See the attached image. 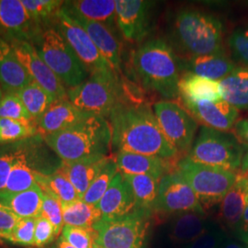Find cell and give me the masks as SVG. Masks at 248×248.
<instances>
[{"instance_id":"obj_1","label":"cell","mask_w":248,"mask_h":248,"mask_svg":"<svg viewBox=\"0 0 248 248\" xmlns=\"http://www.w3.org/2000/svg\"><path fill=\"white\" fill-rule=\"evenodd\" d=\"M112 130V145L118 152L133 153L165 159L177 157L158 121L146 103L128 99L108 117Z\"/></svg>"},{"instance_id":"obj_2","label":"cell","mask_w":248,"mask_h":248,"mask_svg":"<svg viewBox=\"0 0 248 248\" xmlns=\"http://www.w3.org/2000/svg\"><path fill=\"white\" fill-rule=\"evenodd\" d=\"M42 138L62 161L75 162L108 156L112 130L106 118L90 115L64 131Z\"/></svg>"},{"instance_id":"obj_3","label":"cell","mask_w":248,"mask_h":248,"mask_svg":"<svg viewBox=\"0 0 248 248\" xmlns=\"http://www.w3.org/2000/svg\"><path fill=\"white\" fill-rule=\"evenodd\" d=\"M134 71L146 89L166 98L178 97L180 61L162 38L142 43L133 54Z\"/></svg>"},{"instance_id":"obj_4","label":"cell","mask_w":248,"mask_h":248,"mask_svg":"<svg viewBox=\"0 0 248 248\" xmlns=\"http://www.w3.org/2000/svg\"><path fill=\"white\" fill-rule=\"evenodd\" d=\"M174 31L181 48L189 54L204 55L223 52V24L211 13L184 9L177 13Z\"/></svg>"},{"instance_id":"obj_5","label":"cell","mask_w":248,"mask_h":248,"mask_svg":"<svg viewBox=\"0 0 248 248\" xmlns=\"http://www.w3.org/2000/svg\"><path fill=\"white\" fill-rule=\"evenodd\" d=\"M67 98L83 112L106 119L128 100L118 75L112 70L91 74L78 87L68 89Z\"/></svg>"},{"instance_id":"obj_6","label":"cell","mask_w":248,"mask_h":248,"mask_svg":"<svg viewBox=\"0 0 248 248\" xmlns=\"http://www.w3.org/2000/svg\"><path fill=\"white\" fill-rule=\"evenodd\" d=\"M244 153V145L234 134L202 125L186 157L194 163L236 172Z\"/></svg>"},{"instance_id":"obj_7","label":"cell","mask_w":248,"mask_h":248,"mask_svg":"<svg viewBox=\"0 0 248 248\" xmlns=\"http://www.w3.org/2000/svg\"><path fill=\"white\" fill-rule=\"evenodd\" d=\"M36 50L64 87H78L88 78L89 71L59 31H45L40 36Z\"/></svg>"},{"instance_id":"obj_8","label":"cell","mask_w":248,"mask_h":248,"mask_svg":"<svg viewBox=\"0 0 248 248\" xmlns=\"http://www.w3.org/2000/svg\"><path fill=\"white\" fill-rule=\"evenodd\" d=\"M176 171L192 188L204 211L222 202L235 182L238 173L194 163L184 157Z\"/></svg>"},{"instance_id":"obj_9","label":"cell","mask_w":248,"mask_h":248,"mask_svg":"<svg viewBox=\"0 0 248 248\" xmlns=\"http://www.w3.org/2000/svg\"><path fill=\"white\" fill-rule=\"evenodd\" d=\"M149 212L136 209L113 220H100L94 228L97 244L103 248H142L148 227Z\"/></svg>"},{"instance_id":"obj_10","label":"cell","mask_w":248,"mask_h":248,"mask_svg":"<svg viewBox=\"0 0 248 248\" xmlns=\"http://www.w3.org/2000/svg\"><path fill=\"white\" fill-rule=\"evenodd\" d=\"M160 127L177 152H189L199 128L194 117L173 101L163 100L154 105Z\"/></svg>"},{"instance_id":"obj_11","label":"cell","mask_w":248,"mask_h":248,"mask_svg":"<svg viewBox=\"0 0 248 248\" xmlns=\"http://www.w3.org/2000/svg\"><path fill=\"white\" fill-rule=\"evenodd\" d=\"M154 211L168 214L189 212L206 214L192 188L177 171L167 174L160 180Z\"/></svg>"},{"instance_id":"obj_12","label":"cell","mask_w":248,"mask_h":248,"mask_svg":"<svg viewBox=\"0 0 248 248\" xmlns=\"http://www.w3.org/2000/svg\"><path fill=\"white\" fill-rule=\"evenodd\" d=\"M56 18L58 20L59 31L71 46L81 62L85 65L89 75L97 72L113 71L85 30L80 27L62 8L59 10Z\"/></svg>"},{"instance_id":"obj_13","label":"cell","mask_w":248,"mask_h":248,"mask_svg":"<svg viewBox=\"0 0 248 248\" xmlns=\"http://www.w3.org/2000/svg\"><path fill=\"white\" fill-rule=\"evenodd\" d=\"M9 43L34 82L48 91L56 100L67 98V90L64 85L41 58L34 45L31 42L22 41H11Z\"/></svg>"},{"instance_id":"obj_14","label":"cell","mask_w":248,"mask_h":248,"mask_svg":"<svg viewBox=\"0 0 248 248\" xmlns=\"http://www.w3.org/2000/svg\"><path fill=\"white\" fill-rule=\"evenodd\" d=\"M154 3L145 0H116V24L129 42H140L147 35Z\"/></svg>"},{"instance_id":"obj_15","label":"cell","mask_w":248,"mask_h":248,"mask_svg":"<svg viewBox=\"0 0 248 248\" xmlns=\"http://www.w3.org/2000/svg\"><path fill=\"white\" fill-rule=\"evenodd\" d=\"M0 34L8 42H30L39 34V25L21 0H0Z\"/></svg>"},{"instance_id":"obj_16","label":"cell","mask_w":248,"mask_h":248,"mask_svg":"<svg viewBox=\"0 0 248 248\" xmlns=\"http://www.w3.org/2000/svg\"><path fill=\"white\" fill-rule=\"evenodd\" d=\"M183 104L196 121L203 126L221 132L228 133L239 118V110L223 99L219 101H183Z\"/></svg>"},{"instance_id":"obj_17","label":"cell","mask_w":248,"mask_h":248,"mask_svg":"<svg viewBox=\"0 0 248 248\" xmlns=\"http://www.w3.org/2000/svg\"><path fill=\"white\" fill-rule=\"evenodd\" d=\"M96 206L101 213L102 220L121 218L136 210L132 187L122 173L116 174L106 193Z\"/></svg>"},{"instance_id":"obj_18","label":"cell","mask_w":248,"mask_h":248,"mask_svg":"<svg viewBox=\"0 0 248 248\" xmlns=\"http://www.w3.org/2000/svg\"><path fill=\"white\" fill-rule=\"evenodd\" d=\"M65 12L85 30L89 38L98 48L99 53H101L113 71L118 75L121 72L122 67V45L115 34L111 31V29L105 24L91 21L66 10Z\"/></svg>"},{"instance_id":"obj_19","label":"cell","mask_w":248,"mask_h":248,"mask_svg":"<svg viewBox=\"0 0 248 248\" xmlns=\"http://www.w3.org/2000/svg\"><path fill=\"white\" fill-rule=\"evenodd\" d=\"M32 81L11 44L0 37V87L3 95H17Z\"/></svg>"},{"instance_id":"obj_20","label":"cell","mask_w":248,"mask_h":248,"mask_svg":"<svg viewBox=\"0 0 248 248\" xmlns=\"http://www.w3.org/2000/svg\"><path fill=\"white\" fill-rule=\"evenodd\" d=\"M90 114L78 109L68 100H55L47 108L41 118L35 122L36 128L40 136H45L64 131L76 124H79Z\"/></svg>"},{"instance_id":"obj_21","label":"cell","mask_w":248,"mask_h":248,"mask_svg":"<svg viewBox=\"0 0 248 248\" xmlns=\"http://www.w3.org/2000/svg\"><path fill=\"white\" fill-rule=\"evenodd\" d=\"M114 161L118 171L124 175H146L161 180L164 176L173 172L170 159L157 156L118 152Z\"/></svg>"},{"instance_id":"obj_22","label":"cell","mask_w":248,"mask_h":248,"mask_svg":"<svg viewBox=\"0 0 248 248\" xmlns=\"http://www.w3.org/2000/svg\"><path fill=\"white\" fill-rule=\"evenodd\" d=\"M181 70L214 81H221L233 71L235 63L225 52L188 56L180 61Z\"/></svg>"},{"instance_id":"obj_23","label":"cell","mask_w":248,"mask_h":248,"mask_svg":"<svg viewBox=\"0 0 248 248\" xmlns=\"http://www.w3.org/2000/svg\"><path fill=\"white\" fill-rule=\"evenodd\" d=\"M248 199V177L238 174L233 185L220 202V219L231 230L239 227Z\"/></svg>"},{"instance_id":"obj_24","label":"cell","mask_w":248,"mask_h":248,"mask_svg":"<svg viewBox=\"0 0 248 248\" xmlns=\"http://www.w3.org/2000/svg\"><path fill=\"white\" fill-rule=\"evenodd\" d=\"M109 159V156H102L75 162L62 161L58 171L70 180L81 200Z\"/></svg>"},{"instance_id":"obj_25","label":"cell","mask_w":248,"mask_h":248,"mask_svg":"<svg viewBox=\"0 0 248 248\" xmlns=\"http://www.w3.org/2000/svg\"><path fill=\"white\" fill-rule=\"evenodd\" d=\"M178 96L183 101H219L222 94L220 82L197 76L191 73H183L178 83Z\"/></svg>"},{"instance_id":"obj_26","label":"cell","mask_w":248,"mask_h":248,"mask_svg":"<svg viewBox=\"0 0 248 248\" xmlns=\"http://www.w3.org/2000/svg\"><path fill=\"white\" fill-rule=\"evenodd\" d=\"M213 225L203 213H180L172 221L169 237L172 242L179 245H187L202 236Z\"/></svg>"},{"instance_id":"obj_27","label":"cell","mask_w":248,"mask_h":248,"mask_svg":"<svg viewBox=\"0 0 248 248\" xmlns=\"http://www.w3.org/2000/svg\"><path fill=\"white\" fill-rule=\"evenodd\" d=\"M44 192L36 186L21 192L0 190V204L15 213L18 218L38 217L41 214Z\"/></svg>"},{"instance_id":"obj_28","label":"cell","mask_w":248,"mask_h":248,"mask_svg":"<svg viewBox=\"0 0 248 248\" xmlns=\"http://www.w3.org/2000/svg\"><path fill=\"white\" fill-rule=\"evenodd\" d=\"M62 9L111 29L116 23L114 0H77L64 2Z\"/></svg>"},{"instance_id":"obj_29","label":"cell","mask_w":248,"mask_h":248,"mask_svg":"<svg viewBox=\"0 0 248 248\" xmlns=\"http://www.w3.org/2000/svg\"><path fill=\"white\" fill-rule=\"evenodd\" d=\"M219 82L223 100L238 110H248V67L236 66Z\"/></svg>"},{"instance_id":"obj_30","label":"cell","mask_w":248,"mask_h":248,"mask_svg":"<svg viewBox=\"0 0 248 248\" xmlns=\"http://www.w3.org/2000/svg\"><path fill=\"white\" fill-rule=\"evenodd\" d=\"M21 148L18 158L15 161L10 171L5 190L10 192L25 191L37 185L34 162L29 156L25 145L20 142Z\"/></svg>"},{"instance_id":"obj_31","label":"cell","mask_w":248,"mask_h":248,"mask_svg":"<svg viewBox=\"0 0 248 248\" xmlns=\"http://www.w3.org/2000/svg\"><path fill=\"white\" fill-rule=\"evenodd\" d=\"M37 185L43 192L56 199L62 206L80 200L78 191L70 180L58 169L51 174L36 173Z\"/></svg>"},{"instance_id":"obj_32","label":"cell","mask_w":248,"mask_h":248,"mask_svg":"<svg viewBox=\"0 0 248 248\" xmlns=\"http://www.w3.org/2000/svg\"><path fill=\"white\" fill-rule=\"evenodd\" d=\"M132 187L136 209L151 213L155 210L160 180L146 175H124Z\"/></svg>"},{"instance_id":"obj_33","label":"cell","mask_w":248,"mask_h":248,"mask_svg":"<svg viewBox=\"0 0 248 248\" xmlns=\"http://www.w3.org/2000/svg\"><path fill=\"white\" fill-rule=\"evenodd\" d=\"M62 219L64 226L78 228H93L102 218L96 205L86 203L82 200L75 201L62 206Z\"/></svg>"},{"instance_id":"obj_34","label":"cell","mask_w":248,"mask_h":248,"mask_svg":"<svg viewBox=\"0 0 248 248\" xmlns=\"http://www.w3.org/2000/svg\"><path fill=\"white\" fill-rule=\"evenodd\" d=\"M32 121H38L47 108L56 100L44 88L32 81L17 93Z\"/></svg>"},{"instance_id":"obj_35","label":"cell","mask_w":248,"mask_h":248,"mask_svg":"<svg viewBox=\"0 0 248 248\" xmlns=\"http://www.w3.org/2000/svg\"><path fill=\"white\" fill-rule=\"evenodd\" d=\"M36 134L38 130L32 122L0 119V143L22 141Z\"/></svg>"},{"instance_id":"obj_36","label":"cell","mask_w":248,"mask_h":248,"mask_svg":"<svg viewBox=\"0 0 248 248\" xmlns=\"http://www.w3.org/2000/svg\"><path fill=\"white\" fill-rule=\"evenodd\" d=\"M114 159H109L106 166L99 172L97 177L91 183L86 193L82 197V201L86 203L97 205L101 198L106 193L112 179L118 173Z\"/></svg>"},{"instance_id":"obj_37","label":"cell","mask_w":248,"mask_h":248,"mask_svg":"<svg viewBox=\"0 0 248 248\" xmlns=\"http://www.w3.org/2000/svg\"><path fill=\"white\" fill-rule=\"evenodd\" d=\"M29 15L40 26L53 17H57L64 1L57 0H21Z\"/></svg>"},{"instance_id":"obj_38","label":"cell","mask_w":248,"mask_h":248,"mask_svg":"<svg viewBox=\"0 0 248 248\" xmlns=\"http://www.w3.org/2000/svg\"><path fill=\"white\" fill-rule=\"evenodd\" d=\"M76 248H93L97 243L98 232L93 228H78L63 226L60 235Z\"/></svg>"},{"instance_id":"obj_39","label":"cell","mask_w":248,"mask_h":248,"mask_svg":"<svg viewBox=\"0 0 248 248\" xmlns=\"http://www.w3.org/2000/svg\"><path fill=\"white\" fill-rule=\"evenodd\" d=\"M0 119L32 122V118L16 94L3 95L0 99Z\"/></svg>"},{"instance_id":"obj_40","label":"cell","mask_w":248,"mask_h":248,"mask_svg":"<svg viewBox=\"0 0 248 248\" xmlns=\"http://www.w3.org/2000/svg\"><path fill=\"white\" fill-rule=\"evenodd\" d=\"M40 216L45 217L46 220L50 222L53 225L56 238L59 237L64 226L62 219V204L56 199L44 192Z\"/></svg>"},{"instance_id":"obj_41","label":"cell","mask_w":248,"mask_h":248,"mask_svg":"<svg viewBox=\"0 0 248 248\" xmlns=\"http://www.w3.org/2000/svg\"><path fill=\"white\" fill-rule=\"evenodd\" d=\"M20 142L0 145V190L5 189L12 167L20 152Z\"/></svg>"},{"instance_id":"obj_42","label":"cell","mask_w":248,"mask_h":248,"mask_svg":"<svg viewBox=\"0 0 248 248\" xmlns=\"http://www.w3.org/2000/svg\"><path fill=\"white\" fill-rule=\"evenodd\" d=\"M36 222L37 217L20 218L8 241L21 246H34Z\"/></svg>"},{"instance_id":"obj_43","label":"cell","mask_w":248,"mask_h":248,"mask_svg":"<svg viewBox=\"0 0 248 248\" xmlns=\"http://www.w3.org/2000/svg\"><path fill=\"white\" fill-rule=\"evenodd\" d=\"M228 45L233 56L248 67V27L235 29L228 39Z\"/></svg>"},{"instance_id":"obj_44","label":"cell","mask_w":248,"mask_h":248,"mask_svg":"<svg viewBox=\"0 0 248 248\" xmlns=\"http://www.w3.org/2000/svg\"><path fill=\"white\" fill-rule=\"evenodd\" d=\"M225 238L226 236L221 229L213 226L195 241L186 245L185 248H221Z\"/></svg>"},{"instance_id":"obj_45","label":"cell","mask_w":248,"mask_h":248,"mask_svg":"<svg viewBox=\"0 0 248 248\" xmlns=\"http://www.w3.org/2000/svg\"><path fill=\"white\" fill-rule=\"evenodd\" d=\"M55 238L53 225L45 217L38 216L34 232V246L37 248H44Z\"/></svg>"},{"instance_id":"obj_46","label":"cell","mask_w":248,"mask_h":248,"mask_svg":"<svg viewBox=\"0 0 248 248\" xmlns=\"http://www.w3.org/2000/svg\"><path fill=\"white\" fill-rule=\"evenodd\" d=\"M18 216L12 213L7 207L0 204V237L9 239L12 231L18 223Z\"/></svg>"},{"instance_id":"obj_47","label":"cell","mask_w":248,"mask_h":248,"mask_svg":"<svg viewBox=\"0 0 248 248\" xmlns=\"http://www.w3.org/2000/svg\"><path fill=\"white\" fill-rule=\"evenodd\" d=\"M234 135L242 145L248 147V119L238 120L233 127Z\"/></svg>"},{"instance_id":"obj_48","label":"cell","mask_w":248,"mask_h":248,"mask_svg":"<svg viewBox=\"0 0 248 248\" xmlns=\"http://www.w3.org/2000/svg\"><path fill=\"white\" fill-rule=\"evenodd\" d=\"M237 233L240 239L248 245V199L239 227L237 229Z\"/></svg>"},{"instance_id":"obj_49","label":"cell","mask_w":248,"mask_h":248,"mask_svg":"<svg viewBox=\"0 0 248 248\" xmlns=\"http://www.w3.org/2000/svg\"><path fill=\"white\" fill-rule=\"evenodd\" d=\"M246 248L240 242L236 240L229 239L225 238L223 243H222V248Z\"/></svg>"},{"instance_id":"obj_50","label":"cell","mask_w":248,"mask_h":248,"mask_svg":"<svg viewBox=\"0 0 248 248\" xmlns=\"http://www.w3.org/2000/svg\"><path fill=\"white\" fill-rule=\"evenodd\" d=\"M241 169L243 174H245L247 177H248V147L247 148V151L244 153L242 163H241Z\"/></svg>"},{"instance_id":"obj_51","label":"cell","mask_w":248,"mask_h":248,"mask_svg":"<svg viewBox=\"0 0 248 248\" xmlns=\"http://www.w3.org/2000/svg\"><path fill=\"white\" fill-rule=\"evenodd\" d=\"M50 248H76L71 246L69 243H67L64 239H62L61 236L58 237L57 241L55 242V244L52 246Z\"/></svg>"},{"instance_id":"obj_52","label":"cell","mask_w":248,"mask_h":248,"mask_svg":"<svg viewBox=\"0 0 248 248\" xmlns=\"http://www.w3.org/2000/svg\"><path fill=\"white\" fill-rule=\"evenodd\" d=\"M93 248H102V247H100V246H99V245H98V244H97V243H96V244H95V245H94V247H93Z\"/></svg>"},{"instance_id":"obj_53","label":"cell","mask_w":248,"mask_h":248,"mask_svg":"<svg viewBox=\"0 0 248 248\" xmlns=\"http://www.w3.org/2000/svg\"><path fill=\"white\" fill-rule=\"evenodd\" d=\"M3 98V92H2V89H1V87H0V99Z\"/></svg>"},{"instance_id":"obj_54","label":"cell","mask_w":248,"mask_h":248,"mask_svg":"<svg viewBox=\"0 0 248 248\" xmlns=\"http://www.w3.org/2000/svg\"></svg>"}]
</instances>
